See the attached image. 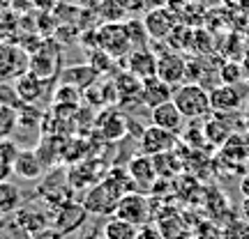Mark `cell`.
I'll return each instance as SVG.
<instances>
[{
	"label": "cell",
	"instance_id": "1",
	"mask_svg": "<svg viewBox=\"0 0 249 239\" xmlns=\"http://www.w3.org/2000/svg\"><path fill=\"white\" fill-rule=\"evenodd\" d=\"M173 104L185 115V120H203L213 115L210 104V90H205L201 83H182L173 90Z\"/></svg>",
	"mask_w": 249,
	"mask_h": 239
},
{
	"label": "cell",
	"instance_id": "2",
	"mask_svg": "<svg viewBox=\"0 0 249 239\" xmlns=\"http://www.w3.org/2000/svg\"><path fill=\"white\" fill-rule=\"evenodd\" d=\"M113 216H120L124 221L134 223L136 228H141V225H148L152 223V203L148 193H141V191H132V193L123 195L120 200H118V207H116V214Z\"/></svg>",
	"mask_w": 249,
	"mask_h": 239
},
{
	"label": "cell",
	"instance_id": "3",
	"mask_svg": "<svg viewBox=\"0 0 249 239\" xmlns=\"http://www.w3.org/2000/svg\"><path fill=\"white\" fill-rule=\"evenodd\" d=\"M97 42L99 48L108 53L116 60H123L132 53V42H129V35L124 30V23H99L97 26Z\"/></svg>",
	"mask_w": 249,
	"mask_h": 239
},
{
	"label": "cell",
	"instance_id": "4",
	"mask_svg": "<svg viewBox=\"0 0 249 239\" xmlns=\"http://www.w3.org/2000/svg\"><path fill=\"white\" fill-rule=\"evenodd\" d=\"M60 53L62 46L55 42L53 37L44 39V46L37 51L35 55H30V69L35 76H39L42 80H53L60 74Z\"/></svg>",
	"mask_w": 249,
	"mask_h": 239
},
{
	"label": "cell",
	"instance_id": "5",
	"mask_svg": "<svg viewBox=\"0 0 249 239\" xmlns=\"http://www.w3.org/2000/svg\"><path fill=\"white\" fill-rule=\"evenodd\" d=\"M30 69V55L21 48L18 44H12V42H0V79L7 80L28 74Z\"/></svg>",
	"mask_w": 249,
	"mask_h": 239
},
{
	"label": "cell",
	"instance_id": "6",
	"mask_svg": "<svg viewBox=\"0 0 249 239\" xmlns=\"http://www.w3.org/2000/svg\"><path fill=\"white\" fill-rule=\"evenodd\" d=\"M176 147H178V136L155 124L145 127L139 138V154H145V157H160V154L173 152Z\"/></svg>",
	"mask_w": 249,
	"mask_h": 239
},
{
	"label": "cell",
	"instance_id": "7",
	"mask_svg": "<svg viewBox=\"0 0 249 239\" xmlns=\"http://www.w3.org/2000/svg\"><path fill=\"white\" fill-rule=\"evenodd\" d=\"M118 198L111 189H108L104 182H97L95 186H90L86 195H83V207L86 212L92 214V216H113L118 207Z\"/></svg>",
	"mask_w": 249,
	"mask_h": 239
},
{
	"label": "cell",
	"instance_id": "8",
	"mask_svg": "<svg viewBox=\"0 0 249 239\" xmlns=\"http://www.w3.org/2000/svg\"><path fill=\"white\" fill-rule=\"evenodd\" d=\"M187 74H189V62L182 58L180 51H164L157 55V76L161 80H166L169 85L178 88L182 83H187Z\"/></svg>",
	"mask_w": 249,
	"mask_h": 239
},
{
	"label": "cell",
	"instance_id": "9",
	"mask_svg": "<svg viewBox=\"0 0 249 239\" xmlns=\"http://www.w3.org/2000/svg\"><path fill=\"white\" fill-rule=\"evenodd\" d=\"M86 219H88L86 207H83L81 203H74V200H67V203L55 205L53 216H51L53 228L55 230H60L62 235H71V232H76L81 225L86 223Z\"/></svg>",
	"mask_w": 249,
	"mask_h": 239
},
{
	"label": "cell",
	"instance_id": "10",
	"mask_svg": "<svg viewBox=\"0 0 249 239\" xmlns=\"http://www.w3.org/2000/svg\"><path fill=\"white\" fill-rule=\"evenodd\" d=\"M143 23H145V30H148L150 39H161V42H166L171 32L178 28V21H176V14L171 12V7L148 9Z\"/></svg>",
	"mask_w": 249,
	"mask_h": 239
},
{
	"label": "cell",
	"instance_id": "11",
	"mask_svg": "<svg viewBox=\"0 0 249 239\" xmlns=\"http://www.w3.org/2000/svg\"><path fill=\"white\" fill-rule=\"evenodd\" d=\"M127 173H129L134 186H141L143 193L152 191V186L157 184V179H160L152 157H145V154H136V157H132L129 163H127ZM136 191H139V189H136Z\"/></svg>",
	"mask_w": 249,
	"mask_h": 239
},
{
	"label": "cell",
	"instance_id": "12",
	"mask_svg": "<svg viewBox=\"0 0 249 239\" xmlns=\"http://www.w3.org/2000/svg\"><path fill=\"white\" fill-rule=\"evenodd\" d=\"M210 104H213V113L219 115H231L245 104V92L240 85H217L210 90Z\"/></svg>",
	"mask_w": 249,
	"mask_h": 239
},
{
	"label": "cell",
	"instance_id": "13",
	"mask_svg": "<svg viewBox=\"0 0 249 239\" xmlns=\"http://www.w3.org/2000/svg\"><path fill=\"white\" fill-rule=\"evenodd\" d=\"M124 71L134 74L141 80L157 76V53H152L148 46L132 48V53L124 58Z\"/></svg>",
	"mask_w": 249,
	"mask_h": 239
},
{
	"label": "cell",
	"instance_id": "14",
	"mask_svg": "<svg viewBox=\"0 0 249 239\" xmlns=\"http://www.w3.org/2000/svg\"><path fill=\"white\" fill-rule=\"evenodd\" d=\"M173 85H169L166 80H161L160 76L145 79L141 85V101L145 108H157L166 101H173Z\"/></svg>",
	"mask_w": 249,
	"mask_h": 239
},
{
	"label": "cell",
	"instance_id": "15",
	"mask_svg": "<svg viewBox=\"0 0 249 239\" xmlns=\"http://www.w3.org/2000/svg\"><path fill=\"white\" fill-rule=\"evenodd\" d=\"M113 83H116V95H118V104H120V106L132 108V106L143 104L141 101L143 80L141 79H136L129 71H120L116 79H113Z\"/></svg>",
	"mask_w": 249,
	"mask_h": 239
},
{
	"label": "cell",
	"instance_id": "16",
	"mask_svg": "<svg viewBox=\"0 0 249 239\" xmlns=\"http://www.w3.org/2000/svg\"><path fill=\"white\" fill-rule=\"evenodd\" d=\"M150 120L155 127H160V129H166V131L176 133L180 136L182 129H185V115L178 111V106L173 104V101H166V104H161V106L152 108L150 111Z\"/></svg>",
	"mask_w": 249,
	"mask_h": 239
},
{
	"label": "cell",
	"instance_id": "17",
	"mask_svg": "<svg viewBox=\"0 0 249 239\" xmlns=\"http://www.w3.org/2000/svg\"><path fill=\"white\" fill-rule=\"evenodd\" d=\"M60 80L62 83H67L71 88L81 90V92H86L90 90L92 85H97L99 80V74L90 64H70V67H65L60 71Z\"/></svg>",
	"mask_w": 249,
	"mask_h": 239
},
{
	"label": "cell",
	"instance_id": "18",
	"mask_svg": "<svg viewBox=\"0 0 249 239\" xmlns=\"http://www.w3.org/2000/svg\"><path fill=\"white\" fill-rule=\"evenodd\" d=\"M14 175L18 179H26V182H33V179H39L42 173H44V163L39 161L35 150H21L18 157L14 159Z\"/></svg>",
	"mask_w": 249,
	"mask_h": 239
},
{
	"label": "cell",
	"instance_id": "19",
	"mask_svg": "<svg viewBox=\"0 0 249 239\" xmlns=\"http://www.w3.org/2000/svg\"><path fill=\"white\" fill-rule=\"evenodd\" d=\"M14 88H17L18 97H21L23 104H37L39 99L44 97L49 83L42 80L39 76H35L33 71H28V74H23V76H18V79L14 80Z\"/></svg>",
	"mask_w": 249,
	"mask_h": 239
},
{
	"label": "cell",
	"instance_id": "20",
	"mask_svg": "<svg viewBox=\"0 0 249 239\" xmlns=\"http://www.w3.org/2000/svg\"><path fill=\"white\" fill-rule=\"evenodd\" d=\"M97 129L107 141H118V138H123L127 133V120H124V115L120 111L107 108L97 120Z\"/></svg>",
	"mask_w": 249,
	"mask_h": 239
},
{
	"label": "cell",
	"instance_id": "21",
	"mask_svg": "<svg viewBox=\"0 0 249 239\" xmlns=\"http://www.w3.org/2000/svg\"><path fill=\"white\" fill-rule=\"evenodd\" d=\"M231 136H233L231 127L224 122L219 113H213V115L205 120V124H203V138L208 143H213V145H224V143L229 141Z\"/></svg>",
	"mask_w": 249,
	"mask_h": 239
},
{
	"label": "cell",
	"instance_id": "22",
	"mask_svg": "<svg viewBox=\"0 0 249 239\" xmlns=\"http://www.w3.org/2000/svg\"><path fill=\"white\" fill-rule=\"evenodd\" d=\"M51 104H53V108L55 111H60V113H65V111L74 113L81 104V90L71 88V85H67V83H60L53 92Z\"/></svg>",
	"mask_w": 249,
	"mask_h": 239
},
{
	"label": "cell",
	"instance_id": "23",
	"mask_svg": "<svg viewBox=\"0 0 249 239\" xmlns=\"http://www.w3.org/2000/svg\"><path fill=\"white\" fill-rule=\"evenodd\" d=\"M92 9L97 14L99 23H124L127 16H129L118 0H97Z\"/></svg>",
	"mask_w": 249,
	"mask_h": 239
},
{
	"label": "cell",
	"instance_id": "24",
	"mask_svg": "<svg viewBox=\"0 0 249 239\" xmlns=\"http://www.w3.org/2000/svg\"><path fill=\"white\" fill-rule=\"evenodd\" d=\"M21 207V191L17 184L12 182H0V216H9L17 214Z\"/></svg>",
	"mask_w": 249,
	"mask_h": 239
},
{
	"label": "cell",
	"instance_id": "25",
	"mask_svg": "<svg viewBox=\"0 0 249 239\" xmlns=\"http://www.w3.org/2000/svg\"><path fill=\"white\" fill-rule=\"evenodd\" d=\"M136 235H139V228L120 216H111L104 223V239H136Z\"/></svg>",
	"mask_w": 249,
	"mask_h": 239
},
{
	"label": "cell",
	"instance_id": "26",
	"mask_svg": "<svg viewBox=\"0 0 249 239\" xmlns=\"http://www.w3.org/2000/svg\"><path fill=\"white\" fill-rule=\"evenodd\" d=\"M124 30H127V35H129V42H132L134 48H141V46H148V30H145V23H143L141 18H127L124 21Z\"/></svg>",
	"mask_w": 249,
	"mask_h": 239
},
{
	"label": "cell",
	"instance_id": "27",
	"mask_svg": "<svg viewBox=\"0 0 249 239\" xmlns=\"http://www.w3.org/2000/svg\"><path fill=\"white\" fill-rule=\"evenodd\" d=\"M219 80L224 85H240L245 80V74H242V64L238 60H229L219 67Z\"/></svg>",
	"mask_w": 249,
	"mask_h": 239
},
{
	"label": "cell",
	"instance_id": "28",
	"mask_svg": "<svg viewBox=\"0 0 249 239\" xmlns=\"http://www.w3.org/2000/svg\"><path fill=\"white\" fill-rule=\"evenodd\" d=\"M17 127H18L17 108H9V106H2V104H0V141L9 138Z\"/></svg>",
	"mask_w": 249,
	"mask_h": 239
},
{
	"label": "cell",
	"instance_id": "29",
	"mask_svg": "<svg viewBox=\"0 0 249 239\" xmlns=\"http://www.w3.org/2000/svg\"><path fill=\"white\" fill-rule=\"evenodd\" d=\"M90 67H92V69L97 71L99 76H107V74H111V69H113V60H116V58H111V55L108 53H104V51H102V48H97V51H90Z\"/></svg>",
	"mask_w": 249,
	"mask_h": 239
},
{
	"label": "cell",
	"instance_id": "30",
	"mask_svg": "<svg viewBox=\"0 0 249 239\" xmlns=\"http://www.w3.org/2000/svg\"><path fill=\"white\" fill-rule=\"evenodd\" d=\"M222 239H249V221L245 219H233L224 225Z\"/></svg>",
	"mask_w": 249,
	"mask_h": 239
},
{
	"label": "cell",
	"instance_id": "31",
	"mask_svg": "<svg viewBox=\"0 0 249 239\" xmlns=\"http://www.w3.org/2000/svg\"><path fill=\"white\" fill-rule=\"evenodd\" d=\"M0 104H2V106H9V108H17V111L23 106V101H21V97H18L14 83L0 80Z\"/></svg>",
	"mask_w": 249,
	"mask_h": 239
},
{
	"label": "cell",
	"instance_id": "32",
	"mask_svg": "<svg viewBox=\"0 0 249 239\" xmlns=\"http://www.w3.org/2000/svg\"><path fill=\"white\" fill-rule=\"evenodd\" d=\"M17 113H18V127H28L30 122L39 124L42 117H44V113H42L39 108H35V104H23Z\"/></svg>",
	"mask_w": 249,
	"mask_h": 239
},
{
	"label": "cell",
	"instance_id": "33",
	"mask_svg": "<svg viewBox=\"0 0 249 239\" xmlns=\"http://www.w3.org/2000/svg\"><path fill=\"white\" fill-rule=\"evenodd\" d=\"M118 2L123 5V9L129 14V16H136V14H141V12L148 9L145 0H118Z\"/></svg>",
	"mask_w": 249,
	"mask_h": 239
},
{
	"label": "cell",
	"instance_id": "34",
	"mask_svg": "<svg viewBox=\"0 0 249 239\" xmlns=\"http://www.w3.org/2000/svg\"><path fill=\"white\" fill-rule=\"evenodd\" d=\"M136 239H166V237L161 235V230L157 228V225L148 223V225H141V228H139V235H136Z\"/></svg>",
	"mask_w": 249,
	"mask_h": 239
},
{
	"label": "cell",
	"instance_id": "35",
	"mask_svg": "<svg viewBox=\"0 0 249 239\" xmlns=\"http://www.w3.org/2000/svg\"><path fill=\"white\" fill-rule=\"evenodd\" d=\"M28 239H65V235H62L60 230H55V228H42V230H37V232H33Z\"/></svg>",
	"mask_w": 249,
	"mask_h": 239
},
{
	"label": "cell",
	"instance_id": "36",
	"mask_svg": "<svg viewBox=\"0 0 249 239\" xmlns=\"http://www.w3.org/2000/svg\"><path fill=\"white\" fill-rule=\"evenodd\" d=\"M33 5H35V9H39V12H53V9L58 7V0H33Z\"/></svg>",
	"mask_w": 249,
	"mask_h": 239
},
{
	"label": "cell",
	"instance_id": "37",
	"mask_svg": "<svg viewBox=\"0 0 249 239\" xmlns=\"http://www.w3.org/2000/svg\"><path fill=\"white\" fill-rule=\"evenodd\" d=\"M9 173H12V163H9V161L0 154V182H7Z\"/></svg>",
	"mask_w": 249,
	"mask_h": 239
},
{
	"label": "cell",
	"instance_id": "38",
	"mask_svg": "<svg viewBox=\"0 0 249 239\" xmlns=\"http://www.w3.org/2000/svg\"><path fill=\"white\" fill-rule=\"evenodd\" d=\"M240 64H242V74H245V79H249V48L242 53Z\"/></svg>",
	"mask_w": 249,
	"mask_h": 239
},
{
	"label": "cell",
	"instance_id": "39",
	"mask_svg": "<svg viewBox=\"0 0 249 239\" xmlns=\"http://www.w3.org/2000/svg\"><path fill=\"white\" fill-rule=\"evenodd\" d=\"M145 5H148V9H155V7H166V5H169V0H145Z\"/></svg>",
	"mask_w": 249,
	"mask_h": 239
},
{
	"label": "cell",
	"instance_id": "40",
	"mask_svg": "<svg viewBox=\"0 0 249 239\" xmlns=\"http://www.w3.org/2000/svg\"><path fill=\"white\" fill-rule=\"evenodd\" d=\"M240 193L245 195V198H249V175H245V177L240 179Z\"/></svg>",
	"mask_w": 249,
	"mask_h": 239
},
{
	"label": "cell",
	"instance_id": "41",
	"mask_svg": "<svg viewBox=\"0 0 249 239\" xmlns=\"http://www.w3.org/2000/svg\"><path fill=\"white\" fill-rule=\"evenodd\" d=\"M240 214L245 221H249V198H245V203H242V207H240Z\"/></svg>",
	"mask_w": 249,
	"mask_h": 239
},
{
	"label": "cell",
	"instance_id": "42",
	"mask_svg": "<svg viewBox=\"0 0 249 239\" xmlns=\"http://www.w3.org/2000/svg\"><path fill=\"white\" fill-rule=\"evenodd\" d=\"M9 7H12V0H0V9H2V12Z\"/></svg>",
	"mask_w": 249,
	"mask_h": 239
},
{
	"label": "cell",
	"instance_id": "43",
	"mask_svg": "<svg viewBox=\"0 0 249 239\" xmlns=\"http://www.w3.org/2000/svg\"><path fill=\"white\" fill-rule=\"evenodd\" d=\"M247 129H249V120H247Z\"/></svg>",
	"mask_w": 249,
	"mask_h": 239
},
{
	"label": "cell",
	"instance_id": "44",
	"mask_svg": "<svg viewBox=\"0 0 249 239\" xmlns=\"http://www.w3.org/2000/svg\"><path fill=\"white\" fill-rule=\"evenodd\" d=\"M0 16H2V9H0Z\"/></svg>",
	"mask_w": 249,
	"mask_h": 239
}]
</instances>
